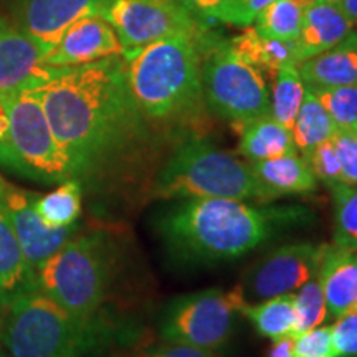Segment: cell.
<instances>
[{"label":"cell","instance_id":"obj_1","mask_svg":"<svg viewBox=\"0 0 357 357\" xmlns=\"http://www.w3.org/2000/svg\"><path fill=\"white\" fill-rule=\"evenodd\" d=\"M26 88L42 102L78 181L95 176L139 136L144 116L129 89L124 55L52 68Z\"/></svg>","mask_w":357,"mask_h":357},{"label":"cell","instance_id":"obj_2","mask_svg":"<svg viewBox=\"0 0 357 357\" xmlns=\"http://www.w3.org/2000/svg\"><path fill=\"white\" fill-rule=\"evenodd\" d=\"M158 230L174 255L189 261H227L270 238L273 213L235 199H184L159 217Z\"/></svg>","mask_w":357,"mask_h":357},{"label":"cell","instance_id":"obj_3","mask_svg":"<svg viewBox=\"0 0 357 357\" xmlns=\"http://www.w3.org/2000/svg\"><path fill=\"white\" fill-rule=\"evenodd\" d=\"M200 35L178 33L124 52L129 89L144 118L174 119L199 105Z\"/></svg>","mask_w":357,"mask_h":357},{"label":"cell","instance_id":"obj_4","mask_svg":"<svg viewBox=\"0 0 357 357\" xmlns=\"http://www.w3.org/2000/svg\"><path fill=\"white\" fill-rule=\"evenodd\" d=\"M102 334L96 318H77L37 288L8 303L0 342L12 357H88Z\"/></svg>","mask_w":357,"mask_h":357},{"label":"cell","instance_id":"obj_5","mask_svg":"<svg viewBox=\"0 0 357 357\" xmlns=\"http://www.w3.org/2000/svg\"><path fill=\"white\" fill-rule=\"evenodd\" d=\"M154 194L160 199L258 200L263 195L250 162L202 139H187L176 147L159 172Z\"/></svg>","mask_w":357,"mask_h":357},{"label":"cell","instance_id":"obj_6","mask_svg":"<svg viewBox=\"0 0 357 357\" xmlns=\"http://www.w3.org/2000/svg\"><path fill=\"white\" fill-rule=\"evenodd\" d=\"M113 257L100 231L78 234L37 268L38 288L82 319L96 318L108 291Z\"/></svg>","mask_w":357,"mask_h":357},{"label":"cell","instance_id":"obj_7","mask_svg":"<svg viewBox=\"0 0 357 357\" xmlns=\"http://www.w3.org/2000/svg\"><path fill=\"white\" fill-rule=\"evenodd\" d=\"M8 114V132L0 141V166L38 184L73 178V167L53 134L43 106L30 88L0 93Z\"/></svg>","mask_w":357,"mask_h":357},{"label":"cell","instance_id":"obj_8","mask_svg":"<svg viewBox=\"0 0 357 357\" xmlns=\"http://www.w3.org/2000/svg\"><path fill=\"white\" fill-rule=\"evenodd\" d=\"M202 96L213 113L235 126L270 114V88L261 70L242 60L229 42L208 33L199 37Z\"/></svg>","mask_w":357,"mask_h":357},{"label":"cell","instance_id":"obj_9","mask_svg":"<svg viewBox=\"0 0 357 357\" xmlns=\"http://www.w3.org/2000/svg\"><path fill=\"white\" fill-rule=\"evenodd\" d=\"M248 306L243 288L205 289L176 298L164 311L160 336L166 342L215 351L229 341L235 314Z\"/></svg>","mask_w":357,"mask_h":357},{"label":"cell","instance_id":"obj_10","mask_svg":"<svg viewBox=\"0 0 357 357\" xmlns=\"http://www.w3.org/2000/svg\"><path fill=\"white\" fill-rule=\"evenodd\" d=\"M102 17L113 25L124 52L178 33L200 35L208 29L177 0H111Z\"/></svg>","mask_w":357,"mask_h":357},{"label":"cell","instance_id":"obj_11","mask_svg":"<svg viewBox=\"0 0 357 357\" xmlns=\"http://www.w3.org/2000/svg\"><path fill=\"white\" fill-rule=\"evenodd\" d=\"M328 245L291 243L276 248L253 266L247 293L258 301L294 293L318 275Z\"/></svg>","mask_w":357,"mask_h":357},{"label":"cell","instance_id":"obj_12","mask_svg":"<svg viewBox=\"0 0 357 357\" xmlns=\"http://www.w3.org/2000/svg\"><path fill=\"white\" fill-rule=\"evenodd\" d=\"M35 195L37 192L22 189L0 174V208L15 230L26 261L33 271H37L47 258L63 247L79 230L77 225L66 229L45 227L35 211Z\"/></svg>","mask_w":357,"mask_h":357},{"label":"cell","instance_id":"obj_13","mask_svg":"<svg viewBox=\"0 0 357 357\" xmlns=\"http://www.w3.org/2000/svg\"><path fill=\"white\" fill-rule=\"evenodd\" d=\"M109 2L111 0H19L15 25L48 52L71 24L86 15H102Z\"/></svg>","mask_w":357,"mask_h":357},{"label":"cell","instance_id":"obj_14","mask_svg":"<svg viewBox=\"0 0 357 357\" xmlns=\"http://www.w3.org/2000/svg\"><path fill=\"white\" fill-rule=\"evenodd\" d=\"M124 55L113 25L102 15H86L65 30L55 47L43 58L45 66L66 68L102 60V58Z\"/></svg>","mask_w":357,"mask_h":357},{"label":"cell","instance_id":"obj_15","mask_svg":"<svg viewBox=\"0 0 357 357\" xmlns=\"http://www.w3.org/2000/svg\"><path fill=\"white\" fill-rule=\"evenodd\" d=\"M47 52L0 13V93L32 86L50 73Z\"/></svg>","mask_w":357,"mask_h":357},{"label":"cell","instance_id":"obj_16","mask_svg":"<svg viewBox=\"0 0 357 357\" xmlns=\"http://www.w3.org/2000/svg\"><path fill=\"white\" fill-rule=\"evenodd\" d=\"M354 32V25L339 2L319 0L314 6L303 10L301 30L296 45L300 63L306 58L336 47Z\"/></svg>","mask_w":357,"mask_h":357},{"label":"cell","instance_id":"obj_17","mask_svg":"<svg viewBox=\"0 0 357 357\" xmlns=\"http://www.w3.org/2000/svg\"><path fill=\"white\" fill-rule=\"evenodd\" d=\"M326 305L329 316L337 319L357 307V252L354 248L328 245L321 261Z\"/></svg>","mask_w":357,"mask_h":357},{"label":"cell","instance_id":"obj_18","mask_svg":"<svg viewBox=\"0 0 357 357\" xmlns=\"http://www.w3.org/2000/svg\"><path fill=\"white\" fill-rule=\"evenodd\" d=\"M250 169L260 185L263 202L284 195L307 194L318 184L311 167L300 153L250 162Z\"/></svg>","mask_w":357,"mask_h":357},{"label":"cell","instance_id":"obj_19","mask_svg":"<svg viewBox=\"0 0 357 357\" xmlns=\"http://www.w3.org/2000/svg\"><path fill=\"white\" fill-rule=\"evenodd\" d=\"M306 88H333L357 84V48L351 35L318 55L298 65Z\"/></svg>","mask_w":357,"mask_h":357},{"label":"cell","instance_id":"obj_20","mask_svg":"<svg viewBox=\"0 0 357 357\" xmlns=\"http://www.w3.org/2000/svg\"><path fill=\"white\" fill-rule=\"evenodd\" d=\"M37 275L26 261L15 230L0 208V298L3 306L22 293L37 289Z\"/></svg>","mask_w":357,"mask_h":357},{"label":"cell","instance_id":"obj_21","mask_svg":"<svg viewBox=\"0 0 357 357\" xmlns=\"http://www.w3.org/2000/svg\"><path fill=\"white\" fill-rule=\"evenodd\" d=\"M229 43L234 53L242 60L258 70H266L271 75L281 68L300 65L294 42L263 37L255 26H245L243 32Z\"/></svg>","mask_w":357,"mask_h":357},{"label":"cell","instance_id":"obj_22","mask_svg":"<svg viewBox=\"0 0 357 357\" xmlns=\"http://www.w3.org/2000/svg\"><path fill=\"white\" fill-rule=\"evenodd\" d=\"M238 151L248 159V162L281 158V155L298 153L293 134L283 124L275 121L270 114L240 128Z\"/></svg>","mask_w":357,"mask_h":357},{"label":"cell","instance_id":"obj_23","mask_svg":"<svg viewBox=\"0 0 357 357\" xmlns=\"http://www.w3.org/2000/svg\"><path fill=\"white\" fill-rule=\"evenodd\" d=\"M35 211L48 229L73 227L82 215V182L66 178L48 194H37Z\"/></svg>","mask_w":357,"mask_h":357},{"label":"cell","instance_id":"obj_24","mask_svg":"<svg viewBox=\"0 0 357 357\" xmlns=\"http://www.w3.org/2000/svg\"><path fill=\"white\" fill-rule=\"evenodd\" d=\"M243 314L252 321L253 328L263 337L276 339L294 337L296 328V307L293 293L268 298L258 305H248Z\"/></svg>","mask_w":357,"mask_h":357},{"label":"cell","instance_id":"obj_25","mask_svg":"<svg viewBox=\"0 0 357 357\" xmlns=\"http://www.w3.org/2000/svg\"><path fill=\"white\" fill-rule=\"evenodd\" d=\"M336 129L337 126L334 124L331 116L328 114V111L324 109V106L306 88L300 113H298L296 121H294V126L291 129L293 141L298 153L303 158H306L316 146L333 137Z\"/></svg>","mask_w":357,"mask_h":357},{"label":"cell","instance_id":"obj_26","mask_svg":"<svg viewBox=\"0 0 357 357\" xmlns=\"http://www.w3.org/2000/svg\"><path fill=\"white\" fill-rule=\"evenodd\" d=\"M305 83L298 73V66L281 68L273 75V88L270 93V116L291 131L300 113Z\"/></svg>","mask_w":357,"mask_h":357},{"label":"cell","instance_id":"obj_27","mask_svg":"<svg viewBox=\"0 0 357 357\" xmlns=\"http://www.w3.org/2000/svg\"><path fill=\"white\" fill-rule=\"evenodd\" d=\"M303 8L289 0H275L258 13L255 30L263 37L294 42L300 35Z\"/></svg>","mask_w":357,"mask_h":357},{"label":"cell","instance_id":"obj_28","mask_svg":"<svg viewBox=\"0 0 357 357\" xmlns=\"http://www.w3.org/2000/svg\"><path fill=\"white\" fill-rule=\"evenodd\" d=\"M334 208V245L357 248V185H329Z\"/></svg>","mask_w":357,"mask_h":357},{"label":"cell","instance_id":"obj_29","mask_svg":"<svg viewBox=\"0 0 357 357\" xmlns=\"http://www.w3.org/2000/svg\"><path fill=\"white\" fill-rule=\"evenodd\" d=\"M321 270V268H319ZM294 296V307H296V328H294V336L303 334L310 329L318 328L328 319V305H326L324 288L321 275H314L307 283L296 289Z\"/></svg>","mask_w":357,"mask_h":357},{"label":"cell","instance_id":"obj_30","mask_svg":"<svg viewBox=\"0 0 357 357\" xmlns=\"http://www.w3.org/2000/svg\"><path fill=\"white\" fill-rule=\"evenodd\" d=\"M307 89L318 98L339 129L349 131L357 123V84Z\"/></svg>","mask_w":357,"mask_h":357},{"label":"cell","instance_id":"obj_31","mask_svg":"<svg viewBox=\"0 0 357 357\" xmlns=\"http://www.w3.org/2000/svg\"><path fill=\"white\" fill-rule=\"evenodd\" d=\"M305 159L314 174L316 181L324 182L328 187L342 182L341 162H339L336 146L331 137L316 146Z\"/></svg>","mask_w":357,"mask_h":357},{"label":"cell","instance_id":"obj_32","mask_svg":"<svg viewBox=\"0 0 357 357\" xmlns=\"http://www.w3.org/2000/svg\"><path fill=\"white\" fill-rule=\"evenodd\" d=\"M294 357H337L331 326H318L294 336Z\"/></svg>","mask_w":357,"mask_h":357},{"label":"cell","instance_id":"obj_33","mask_svg":"<svg viewBox=\"0 0 357 357\" xmlns=\"http://www.w3.org/2000/svg\"><path fill=\"white\" fill-rule=\"evenodd\" d=\"M331 139L336 146L339 162H341L342 182L357 185V139L351 131L339 128L334 131Z\"/></svg>","mask_w":357,"mask_h":357},{"label":"cell","instance_id":"obj_34","mask_svg":"<svg viewBox=\"0 0 357 357\" xmlns=\"http://www.w3.org/2000/svg\"><path fill=\"white\" fill-rule=\"evenodd\" d=\"M331 329L337 357H357V307L339 316Z\"/></svg>","mask_w":357,"mask_h":357},{"label":"cell","instance_id":"obj_35","mask_svg":"<svg viewBox=\"0 0 357 357\" xmlns=\"http://www.w3.org/2000/svg\"><path fill=\"white\" fill-rule=\"evenodd\" d=\"M275 0H229L223 24L236 26L253 25L257 15Z\"/></svg>","mask_w":357,"mask_h":357},{"label":"cell","instance_id":"obj_36","mask_svg":"<svg viewBox=\"0 0 357 357\" xmlns=\"http://www.w3.org/2000/svg\"><path fill=\"white\" fill-rule=\"evenodd\" d=\"M177 2L204 24H207L208 20L223 24L229 7V0H177Z\"/></svg>","mask_w":357,"mask_h":357},{"label":"cell","instance_id":"obj_37","mask_svg":"<svg viewBox=\"0 0 357 357\" xmlns=\"http://www.w3.org/2000/svg\"><path fill=\"white\" fill-rule=\"evenodd\" d=\"M149 357H215L213 351L199 349V347L176 344V342H167L166 346H160Z\"/></svg>","mask_w":357,"mask_h":357},{"label":"cell","instance_id":"obj_38","mask_svg":"<svg viewBox=\"0 0 357 357\" xmlns=\"http://www.w3.org/2000/svg\"><path fill=\"white\" fill-rule=\"evenodd\" d=\"M294 337H281L273 341V346L270 347L266 357H294L293 356Z\"/></svg>","mask_w":357,"mask_h":357},{"label":"cell","instance_id":"obj_39","mask_svg":"<svg viewBox=\"0 0 357 357\" xmlns=\"http://www.w3.org/2000/svg\"><path fill=\"white\" fill-rule=\"evenodd\" d=\"M339 3H341L347 17L351 19L354 30H357V0H339Z\"/></svg>","mask_w":357,"mask_h":357},{"label":"cell","instance_id":"obj_40","mask_svg":"<svg viewBox=\"0 0 357 357\" xmlns=\"http://www.w3.org/2000/svg\"><path fill=\"white\" fill-rule=\"evenodd\" d=\"M8 132V114L6 109V105L0 100V141H3L7 137Z\"/></svg>","mask_w":357,"mask_h":357},{"label":"cell","instance_id":"obj_41","mask_svg":"<svg viewBox=\"0 0 357 357\" xmlns=\"http://www.w3.org/2000/svg\"><path fill=\"white\" fill-rule=\"evenodd\" d=\"M289 2H293V3H296L298 7H301L303 10H305V8H307V7H311V6H314V3H318L319 0H289Z\"/></svg>","mask_w":357,"mask_h":357},{"label":"cell","instance_id":"obj_42","mask_svg":"<svg viewBox=\"0 0 357 357\" xmlns=\"http://www.w3.org/2000/svg\"><path fill=\"white\" fill-rule=\"evenodd\" d=\"M3 318H6V306H3V303H2V298H0V334H2Z\"/></svg>","mask_w":357,"mask_h":357},{"label":"cell","instance_id":"obj_43","mask_svg":"<svg viewBox=\"0 0 357 357\" xmlns=\"http://www.w3.org/2000/svg\"><path fill=\"white\" fill-rule=\"evenodd\" d=\"M351 38H352V42H354V45H356V48H357V30H354V32L351 33Z\"/></svg>","mask_w":357,"mask_h":357},{"label":"cell","instance_id":"obj_44","mask_svg":"<svg viewBox=\"0 0 357 357\" xmlns=\"http://www.w3.org/2000/svg\"><path fill=\"white\" fill-rule=\"evenodd\" d=\"M349 131L352 132V136H354V137H356V139H357V123L354 124V126H352V128L349 129Z\"/></svg>","mask_w":357,"mask_h":357},{"label":"cell","instance_id":"obj_45","mask_svg":"<svg viewBox=\"0 0 357 357\" xmlns=\"http://www.w3.org/2000/svg\"><path fill=\"white\" fill-rule=\"evenodd\" d=\"M0 357H12L6 349H0Z\"/></svg>","mask_w":357,"mask_h":357},{"label":"cell","instance_id":"obj_46","mask_svg":"<svg viewBox=\"0 0 357 357\" xmlns=\"http://www.w3.org/2000/svg\"><path fill=\"white\" fill-rule=\"evenodd\" d=\"M324 2H339V0H324Z\"/></svg>","mask_w":357,"mask_h":357},{"label":"cell","instance_id":"obj_47","mask_svg":"<svg viewBox=\"0 0 357 357\" xmlns=\"http://www.w3.org/2000/svg\"><path fill=\"white\" fill-rule=\"evenodd\" d=\"M354 250H356V252H357V248H354Z\"/></svg>","mask_w":357,"mask_h":357}]
</instances>
